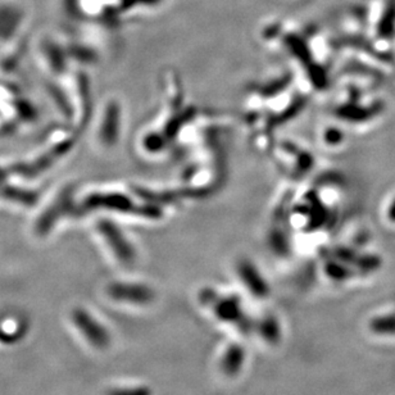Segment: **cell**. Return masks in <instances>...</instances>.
Masks as SVG:
<instances>
[{
  "label": "cell",
  "instance_id": "cell-1",
  "mask_svg": "<svg viewBox=\"0 0 395 395\" xmlns=\"http://www.w3.org/2000/svg\"><path fill=\"white\" fill-rule=\"evenodd\" d=\"M103 235L107 237V242L109 244V249L119 259L121 264H131L135 259V251L132 247L130 239L127 237L125 231L119 227V224H113L112 221H107L100 224Z\"/></svg>",
  "mask_w": 395,
  "mask_h": 395
},
{
  "label": "cell",
  "instance_id": "cell-2",
  "mask_svg": "<svg viewBox=\"0 0 395 395\" xmlns=\"http://www.w3.org/2000/svg\"><path fill=\"white\" fill-rule=\"evenodd\" d=\"M369 330L379 337H395V310H385L372 317Z\"/></svg>",
  "mask_w": 395,
  "mask_h": 395
},
{
  "label": "cell",
  "instance_id": "cell-3",
  "mask_svg": "<svg viewBox=\"0 0 395 395\" xmlns=\"http://www.w3.org/2000/svg\"><path fill=\"white\" fill-rule=\"evenodd\" d=\"M382 218L388 226L395 227V191L384 200L382 205Z\"/></svg>",
  "mask_w": 395,
  "mask_h": 395
},
{
  "label": "cell",
  "instance_id": "cell-4",
  "mask_svg": "<svg viewBox=\"0 0 395 395\" xmlns=\"http://www.w3.org/2000/svg\"><path fill=\"white\" fill-rule=\"evenodd\" d=\"M323 143L328 144V146H340L344 141L342 129H337V127H328L323 131Z\"/></svg>",
  "mask_w": 395,
  "mask_h": 395
}]
</instances>
